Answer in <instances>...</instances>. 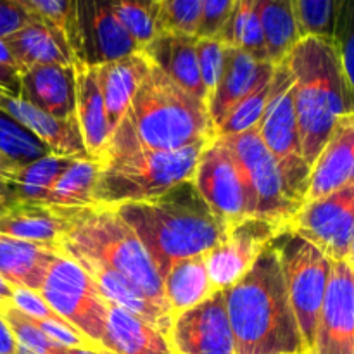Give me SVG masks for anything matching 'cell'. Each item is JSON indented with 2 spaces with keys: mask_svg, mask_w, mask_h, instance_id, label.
I'll return each mask as SVG.
<instances>
[{
  "mask_svg": "<svg viewBox=\"0 0 354 354\" xmlns=\"http://www.w3.org/2000/svg\"><path fill=\"white\" fill-rule=\"evenodd\" d=\"M223 290L235 354H310L290 306L277 241Z\"/></svg>",
  "mask_w": 354,
  "mask_h": 354,
  "instance_id": "6da1fadb",
  "label": "cell"
},
{
  "mask_svg": "<svg viewBox=\"0 0 354 354\" xmlns=\"http://www.w3.org/2000/svg\"><path fill=\"white\" fill-rule=\"evenodd\" d=\"M113 207L133 228L161 279L175 263L206 254L221 244L230 228L211 211L192 180L151 199Z\"/></svg>",
  "mask_w": 354,
  "mask_h": 354,
  "instance_id": "7a4b0ae2",
  "label": "cell"
},
{
  "mask_svg": "<svg viewBox=\"0 0 354 354\" xmlns=\"http://www.w3.org/2000/svg\"><path fill=\"white\" fill-rule=\"evenodd\" d=\"M286 61L294 78L301 152L311 168L335 121L354 113V90L332 38L303 37Z\"/></svg>",
  "mask_w": 354,
  "mask_h": 354,
  "instance_id": "3957f363",
  "label": "cell"
},
{
  "mask_svg": "<svg viewBox=\"0 0 354 354\" xmlns=\"http://www.w3.org/2000/svg\"><path fill=\"white\" fill-rule=\"evenodd\" d=\"M54 209L61 221V234L57 239L59 252H78L104 263L133 280L161 310L171 315L162 279L154 261L133 228L113 206H54Z\"/></svg>",
  "mask_w": 354,
  "mask_h": 354,
  "instance_id": "277c9868",
  "label": "cell"
},
{
  "mask_svg": "<svg viewBox=\"0 0 354 354\" xmlns=\"http://www.w3.org/2000/svg\"><path fill=\"white\" fill-rule=\"evenodd\" d=\"M206 144L199 142L178 151H152L142 147L118 124L99 159L100 171L93 203L116 206L151 199L185 180H192Z\"/></svg>",
  "mask_w": 354,
  "mask_h": 354,
  "instance_id": "5b68a950",
  "label": "cell"
},
{
  "mask_svg": "<svg viewBox=\"0 0 354 354\" xmlns=\"http://www.w3.org/2000/svg\"><path fill=\"white\" fill-rule=\"evenodd\" d=\"M120 124L152 151H178L214 138L207 104L176 85L158 66H152Z\"/></svg>",
  "mask_w": 354,
  "mask_h": 354,
  "instance_id": "8992f818",
  "label": "cell"
},
{
  "mask_svg": "<svg viewBox=\"0 0 354 354\" xmlns=\"http://www.w3.org/2000/svg\"><path fill=\"white\" fill-rule=\"evenodd\" d=\"M241 165L254 199V216L289 227L303 207L306 192L294 185L275 156L266 149L258 128L220 137Z\"/></svg>",
  "mask_w": 354,
  "mask_h": 354,
  "instance_id": "52a82bcc",
  "label": "cell"
},
{
  "mask_svg": "<svg viewBox=\"0 0 354 354\" xmlns=\"http://www.w3.org/2000/svg\"><path fill=\"white\" fill-rule=\"evenodd\" d=\"M38 294L62 320L100 348L111 303L78 263L55 254Z\"/></svg>",
  "mask_w": 354,
  "mask_h": 354,
  "instance_id": "ba28073f",
  "label": "cell"
},
{
  "mask_svg": "<svg viewBox=\"0 0 354 354\" xmlns=\"http://www.w3.org/2000/svg\"><path fill=\"white\" fill-rule=\"evenodd\" d=\"M282 258L290 306L296 315L304 346L311 354L318 317L327 294L332 272V259L317 245L294 234L277 239Z\"/></svg>",
  "mask_w": 354,
  "mask_h": 354,
  "instance_id": "9c48e42d",
  "label": "cell"
},
{
  "mask_svg": "<svg viewBox=\"0 0 354 354\" xmlns=\"http://www.w3.org/2000/svg\"><path fill=\"white\" fill-rule=\"evenodd\" d=\"M192 182L228 227L254 216V199L244 171L220 137L211 138L201 151Z\"/></svg>",
  "mask_w": 354,
  "mask_h": 354,
  "instance_id": "30bf717a",
  "label": "cell"
},
{
  "mask_svg": "<svg viewBox=\"0 0 354 354\" xmlns=\"http://www.w3.org/2000/svg\"><path fill=\"white\" fill-rule=\"evenodd\" d=\"M275 90L258 123L259 137L294 185L306 192L311 168L301 152L297 130L296 106H294V78L287 61L275 64Z\"/></svg>",
  "mask_w": 354,
  "mask_h": 354,
  "instance_id": "8fae6325",
  "label": "cell"
},
{
  "mask_svg": "<svg viewBox=\"0 0 354 354\" xmlns=\"http://www.w3.org/2000/svg\"><path fill=\"white\" fill-rule=\"evenodd\" d=\"M289 234L317 245L332 261H348L354 237V183L303 204Z\"/></svg>",
  "mask_w": 354,
  "mask_h": 354,
  "instance_id": "7c38bea8",
  "label": "cell"
},
{
  "mask_svg": "<svg viewBox=\"0 0 354 354\" xmlns=\"http://www.w3.org/2000/svg\"><path fill=\"white\" fill-rule=\"evenodd\" d=\"M289 234V227L263 218H245L228 228L227 239L204 254L207 273L216 289L237 282L270 244Z\"/></svg>",
  "mask_w": 354,
  "mask_h": 354,
  "instance_id": "4fadbf2b",
  "label": "cell"
},
{
  "mask_svg": "<svg viewBox=\"0 0 354 354\" xmlns=\"http://www.w3.org/2000/svg\"><path fill=\"white\" fill-rule=\"evenodd\" d=\"M169 342L175 354H235L225 290L173 318Z\"/></svg>",
  "mask_w": 354,
  "mask_h": 354,
  "instance_id": "5bb4252c",
  "label": "cell"
},
{
  "mask_svg": "<svg viewBox=\"0 0 354 354\" xmlns=\"http://www.w3.org/2000/svg\"><path fill=\"white\" fill-rule=\"evenodd\" d=\"M78 62L100 66L140 50L118 17L114 0H76Z\"/></svg>",
  "mask_w": 354,
  "mask_h": 354,
  "instance_id": "9a60e30c",
  "label": "cell"
},
{
  "mask_svg": "<svg viewBox=\"0 0 354 354\" xmlns=\"http://www.w3.org/2000/svg\"><path fill=\"white\" fill-rule=\"evenodd\" d=\"M311 354H354V268L332 261Z\"/></svg>",
  "mask_w": 354,
  "mask_h": 354,
  "instance_id": "2e32d148",
  "label": "cell"
},
{
  "mask_svg": "<svg viewBox=\"0 0 354 354\" xmlns=\"http://www.w3.org/2000/svg\"><path fill=\"white\" fill-rule=\"evenodd\" d=\"M0 114L10 118L33 133L52 154L73 159H90L83 145L78 118L57 120L23 97L0 86Z\"/></svg>",
  "mask_w": 354,
  "mask_h": 354,
  "instance_id": "e0dca14e",
  "label": "cell"
},
{
  "mask_svg": "<svg viewBox=\"0 0 354 354\" xmlns=\"http://www.w3.org/2000/svg\"><path fill=\"white\" fill-rule=\"evenodd\" d=\"M354 183V113L335 121L328 140L311 166L304 204Z\"/></svg>",
  "mask_w": 354,
  "mask_h": 354,
  "instance_id": "ac0fdd59",
  "label": "cell"
},
{
  "mask_svg": "<svg viewBox=\"0 0 354 354\" xmlns=\"http://www.w3.org/2000/svg\"><path fill=\"white\" fill-rule=\"evenodd\" d=\"M59 254L68 256L73 261L78 263V265L92 277L97 289L100 290V294H102L109 303L116 304V306L120 308H124V310L130 311V313L137 315L142 320L154 325L159 332H162V334L169 337L173 317L168 311L161 310V308H159L158 304H156L154 301H152L151 297L133 282V280L121 275L120 272L109 268V266L97 261V259L88 258V256L78 254V252H59Z\"/></svg>",
  "mask_w": 354,
  "mask_h": 354,
  "instance_id": "d6986e66",
  "label": "cell"
},
{
  "mask_svg": "<svg viewBox=\"0 0 354 354\" xmlns=\"http://www.w3.org/2000/svg\"><path fill=\"white\" fill-rule=\"evenodd\" d=\"M273 71H275L273 62L261 61L249 52L227 45L220 82L207 102V111H209V118L214 127V137H216L218 127L223 123L234 106H237L245 95H249L258 86L263 78L272 75Z\"/></svg>",
  "mask_w": 354,
  "mask_h": 354,
  "instance_id": "ffe728a7",
  "label": "cell"
},
{
  "mask_svg": "<svg viewBox=\"0 0 354 354\" xmlns=\"http://www.w3.org/2000/svg\"><path fill=\"white\" fill-rule=\"evenodd\" d=\"M19 76V97L57 120L76 118L75 66H35Z\"/></svg>",
  "mask_w": 354,
  "mask_h": 354,
  "instance_id": "44dd1931",
  "label": "cell"
},
{
  "mask_svg": "<svg viewBox=\"0 0 354 354\" xmlns=\"http://www.w3.org/2000/svg\"><path fill=\"white\" fill-rule=\"evenodd\" d=\"M152 66L154 64L144 50L95 66L111 130H114L128 113L135 93L149 76Z\"/></svg>",
  "mask_w": 354,
  "mask_h": 354,
  "instance_id": "7402d4cb",
  "label": "cell"
},
{
  "mask_svg": "<svg viewBox=\"0 0 354 354\" xmlns=\"http://www.w3.org/2000/svg\"><path fill=\"white\" fill-rule=\"evenodd\" d=\"M76 118L82 131L83 145L90 159L99 161L104 154L111 130L106 106L99 86L95 66L76 62Z\"/></svg>",
  "mask_w": 354,
  "mask_h": 354,
  "instance_id": "603a6c76",
  "label": "cell"
},
{
  "mask_svg": "<svg viewBox=\"0 0 354 354\" xmlns=\"http://www.w3.org/2000/svg\"><path fill=\"white\" fill-rule=\"evenodd\" d=\"M196 41L197 37L192 35L158 33L142 50L152 64L158 66L176 85L206 102V92L197 64Z\"/></svg>",
  "mask_w": 354,
  "mask_h": 354,
  "instance_id": "cb8c5ba5",
  "label": "cell"
},
{
  "mask_svg": "<svg viewBox=\"0 0 354 354\" xmlns=\"http://www.w3.org/2000/svg\"><path fill=\"white\" fill-rule=\"evenodd\" d=\"M100 348L111 354H175L168 335L113 303Z\"/></svg>",
  "mask_w": 354,
  "mask_h": 354,
  "instance_id": "d4e9b609",
  "label": "cell"
},
{
  "mask_svg": "<svg viewBox=\"0 0 354 354\" xmlns=\"http://www.w3.org/2000/svg\"><path fill=\"white\" fill-rule=\"evenodd\" d=\"M3 41L16 61L19 75L35 66H75L78 62L66 38L41 21H33Z\"/></svg>",
  "mask_w": 354,
  "mask_h": 354,
  "instance_id": "484cf974",
  "label": "cell"
},
{
  "mask_svg": "<svg viewBox=\"0 0 354 354\" xmlns=\"http://www.w3.org/2000/svg\"><path fill=\"white\" fill-rule=\"evenodd\" d=\"M55 254L48 245L0 234V277L10 287L38 292Z\"/></svg>",
  "mask_w": 354,
  "mask_h": 354,
  "instance_id": "4316f807",
  "label": "cell"
},
{
  "mask_svg": "<svg viewBox=\"0 0 354 354\" xmlns=\"http://www.w3.org/2000/svg\"><path fill=\"white\" fill-rule=\"evenodd\" d=\"M0 234L48 245L59 252L61 221L54 206L30 201L10 199L0 206Z\"/></svg>",
  "mask_w": 354,
  "mask_h": 354,
  "instance_id": "83f0119b",
  "label": "cell"
},
{
  "mask_svg": "<svg viewBox=\"0 0 354 354\" xmlns=\"http://www.w3.org/2000/svg\"><path fill=\"white\" fill-rule=\"evenodd\" d=\"M162 286L173 318L203 303L218 290L209 279L204 254L175 263L162 279Z\"/></svg>",
  "mask_w": 354,
  "mask_h": 354,
  "instance_id": "f1b7e54d",
  "label": "cell"
},
{
  "mask_svg": "<svg viewBox=\"0 0 354 354\" xmlns=\"http://www.w3.org/2000/svg\"><path fill=\"white\" fill-rule=\"evenodd\" d=\"M266 57L279 64L303 38L292 0H258Z\"/></svg>",
  "mask_w": 354,
  "mask_h": 354,
  "instance_id": "f546056e",
  "label": "cell"
},
{
  "mask_svg": "<svg viewBox=\"0 0 354 354\" xmlns=\"http://www.w3.org/2000/svg\"><path fill=\"white\" fill-rule=\"evenodd\" d=\"M100 165L93 159H75L55 182L41 204L62 207L92 206Z\"/></svg>",
  "mask_w": 354,
  "mask_h": 354,
  "instance_id": "4dcf8cb0",
  "label": "cell"
},
{
  "mask_svg": "<svg viewBox=\"0 0 354 354\" xmlns=\"http://www.w3.org/2000/svg\"><path fill=\"white\" fill-rule=\"evenodd\" d=\"M75 161L66 156L48 154L23 165L17 171L16 178L10 183L14 199L30 201V203H44L47 194L55 185L62 173Z\"/></svg>",
  "mask_w": 354,
  "mask_h": 354,
  "instance_id": "1f68e13d",
  "label": "cell"
},
{
  "mask_svg": "<svg viewBox=\"0 0 354 354\" xmlns=\"http://www.w3.org/2000/svg\"><path fill=\"white\" fill-rule=\"evenodd\" d=\"M218 40L228 47L249 52L256 59L268 61L266 57L265 37L258 12V0H239L234 14L228 19Z\"/></svg>",
  "mask_w": 354,
  "mask_h": 354,
  "instance_id": "d6a6232c",
  "label": "cell"
},
{
  "mask_svg": "<svg viewBox=\"0 0 354 354\" xmlns=\"http://www.w3.org/2000/svg\"><path fill=\"white\" fill-rule=\"evenodd\" d=\"M12 2L23 7L37 21H41L59 31L66 38L71 50L75 52L76 59L80 57L76 0H12Z\"/></svg>",
  "mask_w": 354,
  "mask_h": 354,
  "instance_id": "836d02e7",
  "label": "cell"
},
{
  "mask_svg": "<svg viewBox=\"0 0 354 354\" xmlns=\"http://www.w3.org/2000/svg\"><path fill=\"white\" fill-rule=\"evenodd\" d=\"M273 73L266 76V78H263L249 95H245L237 106H234V109L227 114L223 123L218 127L216 137L242 133V131L258 127L259 120H261L263 113H265L266 106H268L270 99H272L273 90H275Z\"/></svg>",
  "mask_w": 354,
  "mask_h": 354,
  "instance_id": "e575fe53",
  "label": "cell"
},
{
  "mask_svg": "<svg viewBox=\"0 0 354 354\" xmlns=\"http://www.w3.org/2000/svg\"><path fill=\"white\" fill-rule=\"evenodd\" d=\"M114 9L140 50L159 33L158 0H114Z\"/></svg>",
  "mask_w": 354,
  "mask_h": 354,
  "instance_id": "d590c367",
  "label": "cell"
},
{
  "mask_svg": "<svg viewBox=\"0 0 354 354\" xmlns=\"http://www.w3.org/2000/svg\"><path fill=\"white\" fill-rule=\"evenodd\" d=\"M0 317L10 328L17 344L26 346L28 349L38 354H62L64 351L66 346L55 344L54 341H50L38 328L33 318L21 313L17 308L12 306V303H0Z\"/></svg>",
  "mask_w": 354,
  "mask_h": 354,
  "instance_id": "8d00e7d4",
  "label": "cell"
},
{
  "mask_svg": "<svg viewBox=\"0 0 354 354\" xmlns=\"http://www.w3.org/2000/svg\"><path fill=\"white\" fill-rule=\"evenodd\" d=\"M0 151L21 165H28L50 152L33 133L3 114H0Z\"/></svg>",
  "mask_w": 354,
  "mask_h": 354,
  "instance_id": "74e56055",
  "label": "cell"
},
{
  "mask_svg": "<svg viewBox=\"0 0 354 354\" xmlns=\"http://www.w3.org/2000/svg\"><path fill=\"white\" fill-rule=\"evenodd\" d=\"M203 0H161L159 2V33H182L196 37Z\"/></svg>",
  "mask_w": 354,
  "mask_h": 354,
  "instance_id": "f35d334b",
  "label": "cell"
},
{
  "mask_svg": "<svg viewBox=\"0 0 354 354\" xmlns=\"http://www.w3.org/2000/svg\"><path fill=\"white\" fill-rule=\"evenodd\" d=\"M332 41L354 90V0H335Z\"/></svg>",
  "mask_w": 354,
  "mask_h": 354,
  "instance_id": "ab89813d",
  "label": "cell"
},
{
  "mask_svg": "<svg viewBox=\"0 0 354 354\" xmlns=\"http://www.w3.org/2000/svg\"><path fill=\"white\" fill-rule=\"evenodd\" d=\"M303 37L332 38L335 0H292Z\"/></svg>",
  "mask_w": 354,
  "mask_h": 354,
  "instance_id": "60d3db41",
  "label": "cell"
},
{
  "mask_svg": "<svg viewBox=\"0 0 354 354\" xmlns=\"http://www.w3.org/2000/svg\"><path fill=\"white\" fill-rule=\"evenodd\" d=\"M225 48L227 45L218 38H197L196 41L197 64H199L201 82L206 92V104L209 102L220 82L221 71H223Z\"/></svg>",
  "mask_w": 354,
  "mask_h": 354,
  "instance_id": "b9f144b4",
  "label": "cell"
},
{
  "mask_svg": "<svg viewBox=\"0 0 354 354\" xmlns=\"http://www.w3.org/2000/svg\"><path fill=\"white\" fill-rule=\"evenodd\" d=\"M239 0H203L197 38H218L234 14Z\"/></svg>",
  "mask_w": 354,
  "mask_h": 354,
  "instance_id": "7bdbcfd3",
  "label": "cell"
},
{
  "mask_svg": "<svg viewBox=\"0 0 354 354\" xmlns=\"http://www.w3.org/2000/svg\"><path fill=\"white\" fill-rule=\"evenodd\" d=\"M12 306L17 308L26 317L37 318V320H54L64 322L44 299L38 292L33 290L12 287Z\"/></svg>",
  "mask_w": 354,
  "mask_h": 354,
  "instance_id": "ee69618b",
  "label": "cell"
},
{
  "mask_svg": "<svg viewBox=\"0 0 354 354\" xmlns=\"http://www.w3.org/2000/svg\"><path fill=\"white\" fill-rule=\"evenodd\" d=\"M35 19L31 14L12 0H0V38H7L19 31L21 28L28 26Z\"/></svg>",
  "mask_w": 354,
  "mask_h": 354,
  "instance_id": "f6af8a7d",
  "label": "cell"
},
{
  "mask_svg": "<svg viewBox=\"0 0 354 354\" xmlns=\"http://www.w3.org/2000/svg\"><path fill=\"white\" fill-rule=\"evenodd\" d=\"M0 86L9 92L19 95L21 92V76L16 69H10L7 66L0 64Z\"/></svg>",
  "mask_w": 354,
  "mask_h": 354,
  "instance_id": "bcb514c9",
  "label": "cell"
},
{
  "mask_svg": "<svg viewBox=\"0 0 354 354\" xmlns=\"http://www.w3.org/2000/svg\"><path fill=\"white\" fill-rule=\"evenodd\" d=\"M21 162L14 161L12 158H9L7 154H3L2 151H0V182L3 183H12V180L16 178L17 171H19L21 168Z\"/></svg>",
  "mask_w": 354,
  "mask_h": 354,
  "instance_id": "7dc6e473",
  "label": "cell"
},
{
  "mask_svg": "<svg viewBox=\"0 0 354 354\" xmlns=\"http://www.w3.org/2000/svg\"><path fill=\"white\" fill-rule=\"evenodd\" d=\"M16 339H14L12 332L7 327L3 318L0 317V354H16Z\"/></svg>",
  "mask_w": 354,
  "mask_h": 354,
  "instance_id": "c3c4849f",
  "label": "cell"
},
{
  "mask_svg": "<svg viewBox=\"0 0 354 354\" xmlns=\"http://www.w3.org/2000/svg\"><path fill=\"white\" fill-rule=\"evenodd\" d=\"M0 64L7 66V68H10V69H16V71H17L16 61H14V57L10 55L9 48H7L3 38H0ZM17 73H19V71H17Z\"/></svg>",
  "mask_w": 354,
  "mask_h": 354,
  "instance_id": "681fc988",
  "label": "cell"
},
{
  "mask_svg": "<svg viewBox=\"0 0 354 354\" xmlns=\"http://www.w3.org/2000/svg\"><path fill=\"white\" fill-rule=\"evenodd\" d=\"M0 303H12V287L0 277Z\"/></svg>",
  "mask_w": 354,
  "mask_h": 354,
  "instance_id": "f907efd6",
  "label": "cell"
},
{
  "mask_svg": "<svg viewBox=\"0 0 354 354\" xmlns=\"http://www.w3.org/2000/svg\"><path fill=\"white\" fill-rule=\"evenodd\" d=\"M62 354H111L104 349H88V348H64Z\"/></svg>",
  "mask_w": 354,
  "mask_h": 354,
  "instance_id": "816d5d0a",
  "label": "cell"
},
{
  "mask_svg": "<svg viewBox=\"0 0 354 354\" xmlns=\"http://www.w3.org/2000/svg\"><path fill=\"white\" fill-rule=\"evenodd\" d=\"M10 199H14L12 190H10V185H9V183L0 182V206H2V204H6L7 201H10Z\"/></svg>",
  "mask_w": 354,
  "mask_h": 354,
  "instance_id": "f5cc1de1",
  "label": "cell"
},
{
  "mask_svg": "<svg viewBox=\"0 0 354 354\" xmlns=\"http://www.w3.org/2000/svg\"><path fill=\"white\" fill-rule=\"evenodd\" d=\"M16 354H38V353L31 351V349H28L26 346H23V344H17L16 346Z\"/></svg>",
  "mask_w": 354,
  "mask_h": 354,
  "instance_id": "db71d44e",
  "label": "cell"
},
{
  "mask_svg": "<svg viewBox=\"0 0 354 354\" xmlns=\"http://www.w3.org/2000/svg\"><path fill=\"white\" fill-rule=\"evenodd\" d=\"M348 263H349V265H351V266H354V237H353V242H351V249H349Z\"/></svg>",
  "mask_w": 354,
  "mask_h": 354,
  "instance_id": "11a10c76",
  "label": "cell"
},
{
  "mask_svg": "<svg viewBox=\"0 0 354 354\" xmlns=\"http://www.w3.org/2000/svg\"><path fill=\"white\" fill-rule=\"evenodd\" d=\"M158 2H161V0H158Z\"/></svg>",
  "mask_w": 354,
  "mask_h": 354,
  "instance_id": "9f6ffc18",
  "label": "cell"
},
{
  "mask_svg": "<svg viewBox=\"0 0 354 354\" xmlns=\"http://www.w3.org/2000/svg\"><path fill=\"white\" fill-rule=\"evenodd\" d=\"M353 268H354V266H353Z\"/></svg>",
  "mask_w": 354,
  "mask_h": 354,
  "instance_id": "6f0895ef",
  "label": "cell"
}]
</instances>
